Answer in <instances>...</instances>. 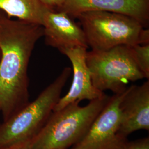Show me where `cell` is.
Here are the masks:
<instances>
[{
	"instance_id": "1",
	"label": "cell",
	"mask_w": 149,
	"mask_h": 149,
	"mask_svg": "<svg viewBox=\"0 0 149 149\" xmlns=\"http://www.w3.org/2000/svg\"><path fill=\"white\" fill-rule=\"evenodd\" d=\"M42 26L12 20L0 11V113L8 119L29 103L28 65Z\"/></svg>"
},
{
	"instance_id": "2",
	"label": "cell",
	"mask_w": 149,
	"mask_h": 149,
	"mask_svg": "<svg viewBox=\"0 0 149 149\" xmlns=\"http://www.w3.org/2000/svg\"><path fill=\"white\" fill-rule=\"evenodd\" d=\"M71 72V68H64L36 100L0 123V149L32 142L48 122Z\"/></svg>"
},
{
	"instance_id": "3",
	"label": "cell",
	"mask_w": 149,
	"mask_h": 149,
	"mask_svg": "<svg viewBox=\"0 0 149 149\" xmlns=\"http://www.w3.org/2000/svg\"><path fill=\"white\" fill-rule=\"evenodd\" d=\"M110 96L90 101L85 106L79 102L53 111L41 132L31 142L33 149H67L77 144L106 105Z\"/></svg>"
},
{
	"instance_id": "4",
	"label": "cell",
	"mask_w": 149,
	"mask_h": 149,
	"mask_svg": "<svg viewBox=\"0 0 149 149\" xmlns=\"http://www.w3.org/2000/svg\"><path fill=\"white\" fill-rule=\"evenodd\" d=\"M75 19L79 20L92 50L102 51L119 45L149 44V28L131 17L95 11L82 13Z\"/></svg>"
},
{
	"instance_id": "5",
	"label": "cell",
	"mask_w": 149,
	"mask_h": 149,
	"mask_svg": "<svg viewBox=\"0 0 149 149\" xmlns=\"http://www.w3.org/2000/svg\"><path fill=\"white\" fill-rule=\"evenodd\" d=\"M86 63L93 85L98 90L124 92L130 82L145 79L136 63L130 46L119 45L86 53Z\"/></svg>"
},
{
	"instance_id": "6",
	"label": "cell",
	"mask_w": 149,
	"mask_h": 149,
	"mask_svg": "<svg viewBox=\"0 0 149 149\" xmlns=\"http://www.w3.org/2000/svg\"><path fill=\"white\" fill-rule=\"evenodd\" d=\"M125 91L110 97L85 136L71 149H122L128 141L119 134V106Z\"/></svg>"
},
{
	"instance_id": "7",
	"label": "cell",
	"mask_w": 149,
	"mask_h": 149,
	"mask_svg": "<svg viewBox=\"0 0 149 149\" xmlns=\"http://www.w3.org/2000/svg\"><path fill=\"white\" fill-rule=\"evenodd\" d=\"M42 26L45 44L61 53L71 48H88L81 27L64 11L47 10L43 15Z\"/></svg>"
},
{
	"instance_id": "8",
	"label": "cell",
	"mask_w": 149,
	"mask_h": 149,
	"mask_svg": "<svg viewBox=\"0 0 149 149\" xmlns=\"http://www.w3.org/2000/svg\"><path fill=\"white\" fill-rule=\"evenodd\" d=\"M119 134L127 136L139 130H149V81L141 85H132L125 92L120 103Z\"/></svg>"
},
{
	"instance_id": "9",
	"label": "cell",
	"mask_w": 149,
	"mask_h": 149,
	"mask_svg": "<svg viewBox=\"0 0 149 149\" xmlns=\"http://www.w3.org/2000/svg\"><path fill=\"white\" fill-rule=\"evenodd\" d=\"M87 49L82 47L66 49L63 53L71 61L73 79L68 92L61 97L53 111L62 109L71 103L83 100L92 101L101 98L106 94L93 85L90 72L86 63Z\"/></svg>"
},
{
	"instance_id": "10",
	"label": "cell",
	"mask_w": 149,
	"mask_h": 149,
	"mask_svg": "<svg viewBox=\"0 0 149 149\" xmlns=\"http://www.w3.org/2000/svg\"><path fill=\"white\" fill-rule=\"evenodd\" d=\"M106 11L131 17L145 28L149 26V0H65L60 11L74 19L88 11Z\"/></svg>"
},
{
	"instance_id": "11",
	"label": "cell",
	"mask_w": 149,
	"mask_h": 149,
	"mask_svg": "<svg viewBox=\"0 0 149 149\" xmlns=\"http://www.w3.org/2000/svg\"><path fill=\"white\" fill-rule=\"evenodd\" d=\"M47 10L39 0H0V11L7 17L40 26Z\"/></svg>"
},
{
	"instance_id": "12",
	"label": "cell",
	"mask_w": 149,
	"mask_h": 149,
	"mask_svg": "<svg viewBox=\"0 0 149 149\" xmlns=\"http://www.w3.org/2000/svg\"><path fill=\"white\" fill-rule=\"evenodd\" d=\"M134 58L145 78L149 79V44L130 46Z\"/></svg>"
},
{
	"instance_id": "13",
	"label": "cell",
	"mask_w": 149,
	"mask_h": 149,
	"mask_svg": "<svg viewBox=\"0 0 149 149\" xmlns=\"http://www.w3.org/2000/svg\"><path fill=\"white\" fill-rule=\"evenodd\" d=\"M122 149H149V138L146 137L134 141H127Z\"/></svg>"
},
{
	"instance_id": "14",
	"label": "cell",
	"mask_w": 149,
	"mask_h": 149,
	"mask_svg": "<svg viewBox=\"0 0 149 149\" xmlns=\"http://www.w3.org/2000/svg\"><path fill=\"white\" fill-rule=\"evenodd\" d=\"M48 10L59 12L61 10L65 0H39Z\"/></svg>"
},
{
	"instance_id": "15",
	"label": "cell",
	"mask_w": 149,
	"mask_h": 149,
	"mask_svg": "<svg viewBox=\"0 0 149 149\" xmlns=\"http://www.w3.org/2000/svg\"><path fill=\"white\" fill-rule=\"evenodd\" d=\"M31 143H28L25 144H19L12 146L7 149H33L31 146Z\"/></svg>"
},
{
	"instance_id": "16",
	"label": "cell",
	"mask_w": 149,
	"mask_h": 149,
	"mask_svg": "<svg viewBox=\"0 0 149 149\" xmlns=\"http://www.w3.org/2000/svg\"><path fill=\"white\" fill-rule=\"evenodd\" d=\"M1 50H0V60H1Z\"/></svg>"
}]
</instances>
